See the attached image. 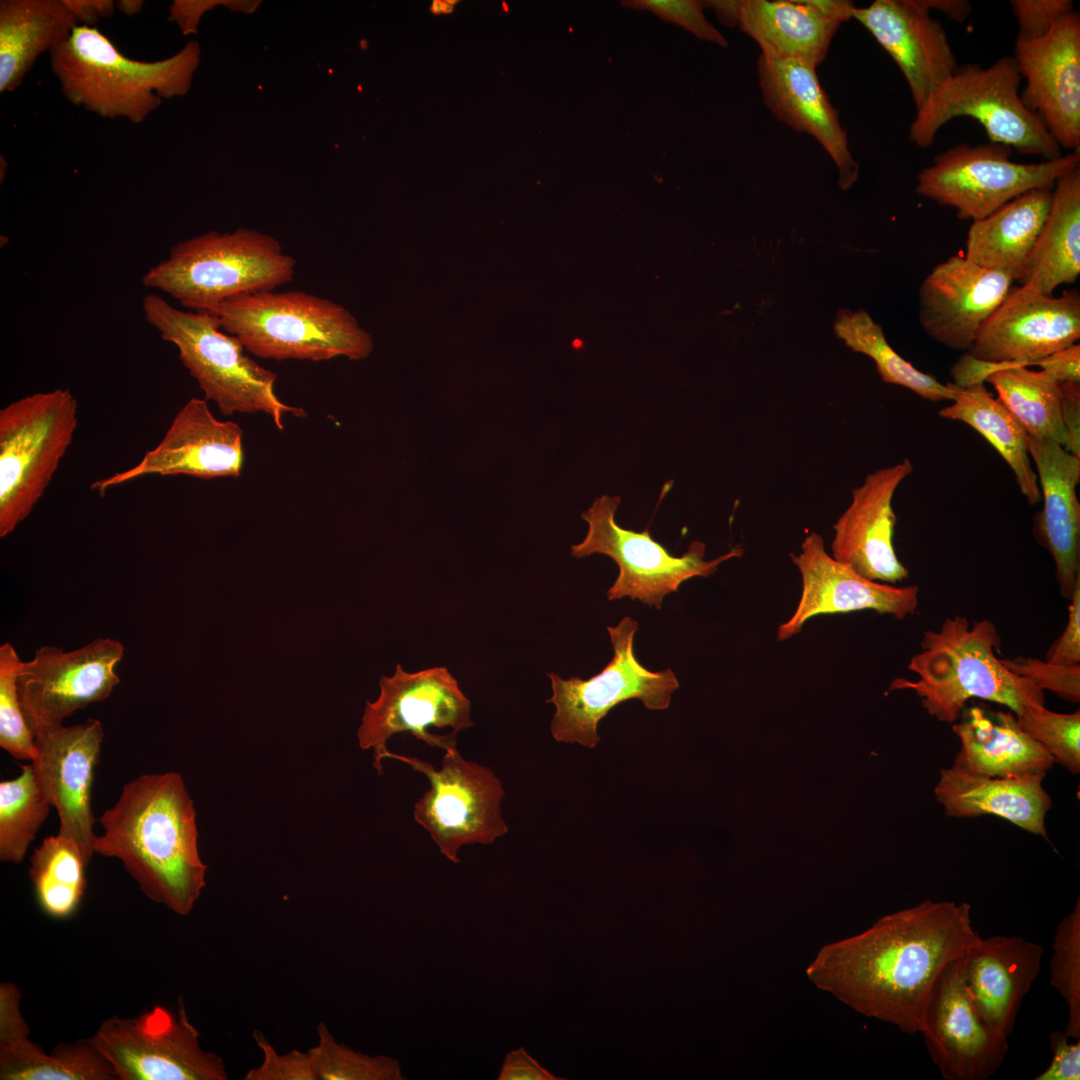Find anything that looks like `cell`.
Returning a JSON list of instances; mask_svg holds the SVG:
<instances>
[{
    "mask_svg": "<svg viewBox=\"0 0 1080 1080\" xmlns=\"http://www.w3.org/2000/svg\"><path fill=\"white\" fill-rule=\"evenodd\" d=\"M978 936L968 903L927 899L821 947L805 973L856 1012L921 1033L940 973Z\"/></svg>",
    "mask_w": 1080,
    "mask_h": 1080,
    "instance_id": "6da1fadb",
    "label": "cell"
},
{
    "mask_svg": "<svg viewBox=\"0 0 1080 1080\" xmlns=\"http://www.w3.org/2000/svg\"><path fill=\"white\" fill-rule=\"evenodd\" d=\"M95 853L119 859L153 902L187 916L206 885L196 810L178 772L143 774L126 783L98 820Z\"/></svg>",
    "mask_w": 1080,
    "mask_h": 1080,
    "instance_id": "7a4b0ae2",
    "label": "cell"
},
{
    "mask_svg": "<svg viewBox=\"0 0 1080 1080\" xmlns=\"http://www.w3.org/2000/svg\"><path fill=\"white\" fill-rule=\"evenodd\" d=\"M1000 645L991 620L970 624L962 615L946 618L937 630L923 632L921 651L909 661L918 679L896 678L888 691H914L929 715L947 723H955L972 698L1005 705L1015 715L1027 706L1044 705L1043 690L997 657Z\"/></svg>",
    "mask_w": 1080,
    "mask_h": 1080,
    "instance_id": "3957f363",
    "label": "cell"
},
{
    "mask_svg": "<svg viewBox=\"0 0 1080 1080\" xmlns=\"http://www.w3.org/2000/svg\"><path fill=\"white\" fill-rule=\"evenodd\" d=\"M199 54L198 44L190 42L162 60H135L97 27L78 25L49 57L51 71L70 103L103 118L140 124L162 100L188 91Z\"/></svg>",
    "mask_w": 1080,
    "mask_h": 1080,
    "instance_id": "277c9868",
    "label": "cell"
},
{
    "mask_svg": "<svg viewBox=\"0 0 1080 1080\" xmlns=\"http://www.w3.org/2000/svg\"><path fill=\"white\" fill-rule=\"evenodd\" d=\"M297 261L278 240L252 229L209 231L173 245L142 277L187 310L215 314L231 298L291 282Z\"/></svg>",
    "mask_w": 1080,
    "mask_h": 1080,
    "instance_id": "5b68a950",
    "label": "cell"
},
{
    "mask_svg": "<svg viewBox=\"0 0 1080 1080\" xmlns=\"http://www.w3.org/2000/svg\"><path fill=\"white\" fill-rule=\"evenodd\" d=\"M222 329L262 359L361 360L373 350L369 332L339 303L304 291H263L223 302Z\"/></svg>",
    "mask_w": 1080,
    "mask_h": 1080,
    "instance_id": "8992f818",
    "label": "cell"
},
{
    "mask_svg": "<svg viewBox=\"0 0 1080 1080\" xmlns=\"http://www.w3.org/2000/svg\"><path fill=\"white\" fill-rule=\"evenodd\" d=\"M142 309L161 338L176 347L204 399L213 401L221 414L264 413L279 430L284 429L287 413L305 416L302 408L280 400L275 392L277 374L252 359L215 315L178 309L158 294L144 296Z\"/></svg>",
    "mask_w": 1080,
    "mask_h": 1080,
    "instance_id": "52a82bcc",
    "label": "cell"
},
{
    "mask_svg": "<svg viewBox=\"0 0 1080 1080\" xmlns=\"http://www.w3.org/2000/svg\"><path fill=\"white\" fill-rule=\"evenodd\" d=\"M1021 81L1013 56H1003L986 67L978 63L959 65L916 110L909 139L926 149L947 122L969 117L984 128L990 142L1044 160L1062 156V149L1042 120L1024 104Z\"/></svg>",
    "mask_w": 1080,
    "mask_h": 1080,
    "instance_id": "ba28073f",
    "label": "cell"
},
{
    "mask_svg": "<svg viewBox=\"0 0 1080 1080\" xmlns=\"http://www.w3.org/2000/svg\"><path fill=\"white\" fill-rule=\"evenodd\" d=\"M78 424V402L57 388L0 410V537L10 534L44 495Z\"/></svg>",
    "mask_w": 1080,
    "mask_h": 1080,
    "instance_id": "9c48e42d",
    "label": "cell"
},
{
    "mask_svg": "<svg viewBox=\"0 0 1080 1080\" xmlns=\"http://www.w3.org/2000/svg\"><path fill=\"white\" fill-rule=\"evenodd\" d=\"M1008 146L961 143L937 154L917 175L920 196L955 209L960 219L980 220L1037 188L1054 186L1059 177L1080 166V153L1037 163L1010 159Z\"/></svg>",
    "mask_w": 1080,
    "mask_h": 1080,
    "instance_id": "30bf717a",
    "label": "cell"
},
{
    "mask_svg": "<svg viewBox=\"0 0 1080 1080\" xmlns=\"http://www.w3.org/2000/svg\"><path fill=\"white\" fill-rule=\"evenodd\" d=\"M620 502L619 496L598 497L581 514L588 523L585 538L571 546V554L576 558L599 553L618 565L619 574L607 591L610 601L628 596L659 610L664 597L677 592L683 582L697 576L709 577L720 564L743 554V549L737 546L715 559L705 560V543L693 541L683 555L674 556L652 538L649 527L636 532L619 526L615 513Z\"/></svg>",
    "mask_w": 1080,
    "mask_h": 1080,
    "instance_id": "8fae6325",
    "label": "cell"
},
{
    "mask_svg": "<svg viewBox=\"0 0 1080 1080\" xmlns=\"http://www.w3.org/2000/svg\"><path fill=\"white\" fill-rule=\"evenodd\" d=\"M607 630L614 655L601 672L586 680L580 677L563 679L555 672L547 674L552 696L546 702L556 707L550 731L558 742L594 748L600 740L598 723L612 708L624 701L638 699L650 710H664L679 688V681L670 668L653 672L637 660L634 653L636 620L626 616Z\"/></svg>",
    "mask_w": 1080,
    "mask_h": 1080,
    "instance_id": "7c38bea8",
    "label": "cell"
},
{
    "mask_svg": "<svg viewBox=\"0 0 1080 1080\" xmlns=\"http://www.w3.org/2000/svg\"><path fill=\"white\" fill-rule=\"evenodd\" d=\"M380 694L366 702L357 730L359 747L373 750V766L383 773L387 742L409 732L430 747L444 751L457 747V734L473 726L471 701L443 666L407 672L396 665L392 676H382Z\"/></svg>",
    "mask_w": 1080,
    "mask_h": 1080,
    "instance_id": "4fadbf2b",
    "label": "cell"
},
{
    "mask_svg": "<svg viewBox=\"0 0 1080 1080\" xmlns=\"http://www.w3.org/2000/svg\"><path fill=\"white\" fill-rule=\"evenodd\" d=\"M386 758L406 763L428 779L430 789L415 803L414 819L451 862H460L462 846L491 844L508 832L501 812L503 785L490 767L465 760L457 747L445 751L440 769L389 750Z\"/></svg>",
    "mask_w": 1080,
    "mask_h": 1080,
    "instance_id": "5bb4252c",
    "label": "cell"
},
{
    "mask_svg": "<svg viewBox=\"0 0 1080 1080\" xmlns=\"http://www.w3.org/2000/svg\"><path fill=\"white\" fill-rule=\"evenodd\" d=\"M118 1080H225L223 1060L204 1051L182 999L177 1014L162 1005L104 1020L90 1037Z\"/></svg>",
    "mask_w": 1080,
    "mask_h": 1080,
    "instance_id": "9a60e30c",
    "label": "cell"
},
{
    "mask_svg": "<svg viewBox=\"0 0 1080 1080\" xmlns=\"http://www.w3.org/2000/svg\"><path fill=\"white\" fill-rule=\"evenodd\" d=\"M123 654L118 640L98 638L70 652L43 646L32 660L21 662L18 693L33 734L108 698L119 683L115 667Z\"/></svg>",
    "mask_w": 1080,
    "mask_h": 1080,
    "instance_id": "2e32d148",
    "label": "cell"
},
{
    "mask_svg": "<svg viewBox=\"0 0 1080 1080\" xmlns=\"http://www.w3.org/2000/svg\"><path fill=\"white\" fill-rule=\"evenodd\" d=\"M965 951L940 973L925 1008L921 1034L944 1079L985 1080L1002 1066L1008 1037L977 1012L964 980Z\"/></svg>",
    "mask_w": 1080,
    "mask_h": 1080,
    "instance_id": "e0dca14e",
    "label": "cell"
},
{
    "mask_svg": "<svg viewBox=\"0 0 1080 1080\" xmlns=\"http://www.w3.org/2000/svg\"><path fill=\"white\" fill-rule=\"evenodd\" d=\"M243 464L240 425L219 420L206 399L191 398L176 413L160 442L137 464L95 481L91 489L103 495L114 486L151 475L236 478Z\"/></svg>",
    "mask_w": 1080,
    "mask_h": 1080,
    "instance_id": "ac0fdd59",
    "label": "cell"
},
{
    "mask_svg": "<svg viewBox=\"0 0 1080 1080\" xmlns=\"http://www.w3.org/2000/svg\"><path fill=\"white\" fill-rule=\"evenodd\" d=\"M37 755L31 761L35 778L59 817L58 834L73 840L89 864L97 835L91 798L94 770L104 737L102 724H62L34 732Z\"/></svg>",
    "mask_w": 1080,
    "mask_h": 1080,
    "instance_id": "d6986e66",
    "label": "cell"
},
{
    "mask_svg": "<svg viewBox=\"0 0 1080 1080\" xmlns=\"http://www.w3.org/2000/svg\"><path fill=\"white\" fill-rule=\"evenodd\" d=\"M1024 104L1061 149L1080 148V15L1075 10L1044 37H1016L1014 55Z\"/></svg>",
    "mask_w": 1080,
    "mask_h": 1080,
    "instance_id": "ffe728a7",
    "label": "cell"
},
{
    "mask_svg": "<svg viewBox=\"0 0 1080 1080\" xmlns=\"http://www.w3.org/2000/svg\"><path fill=\"white\" fill-rule=\"evenodd\" d=\"M1080 338V294L1044 295L1012 286L980 329L969 352L989 362L1034 366Z\"/></svg>",
    "mask_w": 1080,
    "mask_h": 1080,
    "instance_id": "44dd1931",
    "label": "cell"
},
{
    "mask_svg": "<svg viewBox=\"0 0 1080 1080\" xmlns=\"http://www.w3.org/2000/svg\"><path fill=\"white\" fill-rule=\"evenodd\" d=\"M790 557L800 572L802 592L793 615L778 627L779 641L798 634L818 615L873 610L904 619L917 610L916 585L898 587L863 577L833 558L818 533L808 534L800 553Z\"/></svg>",
    "mask_w": 1080,
    "mask_h": 1080,
    "instance_id": "7402d4cb",
    "label": "cell"
},
{
    "mask_svg": "<svg viewBox=\"0 0 1080 1080\" xmlns=\"http://www.w3.org/2000/svg\"><path fill=\"white\" fill-rule=\"evenodd\" d=\"M1014 282L1007 272L951 256L933 267L920 285V325L937 343L969 351Z\"/></svg>",
    "mask_w": 1080,
    "mask_h": 1080,
    "instance_id": "603a6c76",
    "label": "cell"
},
{
    "mask_svg": "<svg viewBox=\"0 0 1080 1080\" xmlns=\"http://www.w3.org/2000/svg\"><path fill=\"white\" fill-rule=\"evenodd\" d=\"M913 472L909 459L868 474L852 490V500L833 525L832 557L873 581L896 583L909 576L898 559L892 507L900 483Z\"/></svg>",
    "mask_w": 1080,
    "mask_h": 1080,
    "instance_id": "cb8c5ba5",
    "label": "cell"
},
{
    "mask_svg": "<svg viewBox=\"0 0 1080 1080\" xmlns=\"http://www.w3.org/2000/svg\"><path fill=\"white\" fill-rule=\"evenodd\" d=\"M862 24L902 72L915 109L959 66L943 25L916 0H875L856 7Z\"/></svg>",
    "mask_w": 1080,
    "mask_h": 1080,
    "instance_id": "d4e9b609",
    "label": "cell"
},
{
    "mask_svg": "<svg viewBox=\"0 0 1080 1080\" xmlns=\"http://www.w3.org/2000/svg\"><path fill=\"white\" fill-rule=\"evenodd\" d=\"M758 77L770 112L796 131L811 135L836 165L839 187L850 189L859 178V164L850 151L838 112L821 87L816 67L760 54Z\"/></svg>",
    "mask_w": 1080,
    "mask_h": 1080,
    "instance_id": "484cf974",
    "label": "cell"
},
{
    "mask_svg": "<svg viewBox=\"0 0 1080 1080\" xmlns=\"http://www.w3.org/2000/svg\"><path fill=\"white\" fill-rule=\"evenodd\" d=\"M854 8L847 0H740L737 26L761 54L817 67Z\"/></svg>",
    "mask_w": 1080,
    "mask_h": 1080,
    "instance_id": "4316f807",
    "label": "cell"
},
{
    "mask_svg": "<svg viewBox=\"0 0 1080 1080\" xmlns=\"http://www.w3.org/2000/svg\"><path fill=\"white\" fill-rule=\"evenodd\" d=\"M1043 948L1020 936H980L965 951L964 980L982 1019L1009 1037L1040 971Z\"/></svg>",
    "mask_w": 1080,
    "mask_h": 1080,
    "instance_id": "83f0119b",
    "label": "cell"
},
{
    "mask_svg": "<svg viewBox=\"0 0 1080 1080\" xmlns=\"http://www.w3.org/2000/svg\"><path fill=\"white\" fill-rule=\"evenodd\" d=\"M1027 448L1044 502L1035 519L1036 536L1054 560L1060 594L1069 600L1080 578V457L1055 441L1028 435Z\"/></svg>",
    "mask_w": 1080,
    "mask_h": 1080,
    "instance_id": "f1b7e54d",
    "label": "cell"
},
{
    "mask_svg": "<svg viewBox=\"0 0 1080 1080\" xmlns=\"http://www.w3.org/2000/svg\"><path fill=\"white\" fill-rule=\"evenodd\" d=\"M20 989L0 985L1 1080H118L110 1062L89 1038L59 1042L50 1053L29 1038Z\"/></svg>",
    "mask_w": 1080,
    "mask_h": 1080,
    "instance_id": "f546056e",
    "label": "cell"
},
{
    "mask_svg": "<svg viewBox=\"0 0 1080 1080\" xmlns=\"http://www.w3.org/2000/svg\"><path fill=\"white\" fill-rule=\"evenodd\" d=\"M1045 774L984 777L952 765L940 770L934 794L947 816L975 818L992 814L1048 839L1045 817L1052 801L1042 787Z\"/></svg>",
    "mask_w": 1080,
    "mask_h": 1080,
    "instance_id": "4dcf8cb0",
    "label": "cell"
},
{
    "mask_svg": "<svg viewBox=\"0 0 1080 1080\" xmlns=\"http://www.w3.org/2000/svg\"><path fill=\"white\" fill-rule=\"evenodd\" d=\"M952 730L960 749L954 766L984 777H1018L1046 773L1052 755L1020 727L1012 712L970 707Z\"/></svg>",
    "mask_w": 1080,
    "mask_h": 1080,
    "instance_id": "1f68e13d",
    "label": "cell"
},
{
    "mask_svg": "<svg viewBox=\"0 0 1080 1080\" xmlns=\"http://www.w3.org/2000/svg\"><path fill=\"white\" fill-rule=\"evenodd\" d=\"M1053 188L1027 191L973 221L964 257L981 267L1007 272L1018 282L1049 211Z\"/></svg>",
    "mask_w": 1080,
    "mask_h": 1080,
    "instance_id": "d6a6232c",
    "label": "cell"
},
{
    "mask_svg": "<svg viewBox=\"0 0 1080 1080\" xmlns=\"http://www.w3.org/2000/svg\"><path fill=\"white\" fill-rule=\"evenodd\" d=\"M1080 274V166L1057 179L1049 211L1018 281L1044 294L1074 283Z\"/></svg>",
    "mask_w": 1080,
    "mask_h": 1080,
    "instance_id": "836d02e7",
    "label": "cell"
},
{
    "mask_svg": "<svg viewBox=\"0 0 1080 1080\" xmlns=\"http://www.w3.org/2000/svg\"><path fill=\"white\" fill-rule=\"evenodd\" d=\"M78 25L64 0H1L0 92L19 87L37 58Z\"/></svg>",
    "mask_w": 1080,
    "mask_h": 1080,
    "instance_id": "e575fe53",
    "label": "cell"
},
{
    "mask_svg": "<svg viewBox=\"0 0 1080 1080\" xmlns=\"http://www.w3.org/2000/svg\"><path fill=\"white\" fill-rule=\"evenodd\" d=\"M953 386L956 391L953 403L941 409L939 415L962 421L981 434L1009 465L1028 503H1039L1042 496L1024 429L1005 406L992 397L984 383L965 388Z\"/></svg>",
    "mask_w": 1080,
    "mask_h": 1080,
    "instance_id": "d590c367",
    "label": "cell"
},
{
    "mask_svg": "<svg viewBox=\"0 0 1080 1080\" xmlns=\"http://www.w3.org/2000/svg\"><path fill=\"white\" fill-rule=\"evenodd\" d=\"M319 1043L307 1052H267L264 1073L269 1080H404L399 1061L369 1056L337 1043L327 1027L318 1026Z\"/></svg>",
    "mask_w": 1080,
    "mask_h": 1080,
    "instance_id": "8d00e7d4",
    "label": "cell"
},
{
    "mask_svg": "<svg viewBox=\"0 0 1080 1080\" xmlns=\"http://www.w3.org/2000/svg\"><path fill=\"white\" fill-rule=\"evenodd\" d=\"M985 381L1028 436L1064 445L1061 384L1050 373L1017 365L995 371Z\"/></svg>",
    "mask_w": 1080,
    "mask_h": 1080,
    "instance_id": "74e56055",
    "label": "cell"
},
{
    "mask_svg": "<svg viewBox=\"0 0 1080 1080\" xmlns=\"http://www.w3.org/2000/svg\"><path fill=\"white\" fill-rule=\"evenodd\" d=\"M834 331L849 348L874 361L884 382L905 387L930 401L954 400L953 384H942L902 358L889 345L882 327L866 311L841 309Z\"/></svg>",
    "mask_w": 1080,
    "mask_h": 1080,
    "instance_id": "f35d334b",
    "label": "cell"
},
{
    "mask_svg": "<svg viewBox=\"0 0 1080 1080\" xmlns=\"http://www.w3.org/2000/svg\"><path fill=\"white\" fill-rule=\"evenodd\" d=\"M87 866L79 846L60 834L45 838L34 849L29 877L45 914L63 919L75 912L85 893Z\"/></svg>",
    "mask_w": 1080,
    "mask_h": 1080,
    "instance_id": "ab89813d",
    "label": "cell"
},
{
    "mask_svg": "<svg viewBox=\"0 0 1080 1080\" xmlns=\"http://www.w3.org/2000/svg\"><path fill=\"white\" fill-rule=\"evenodd\" d=\"M50 803L40 788L32 764L0 783V860L20 863L47 819Z\"/></svg>",
    "mask_w": 1080,
    "mask_h": 1080,
    "instance_id": "60d3db41",
    "label": "cell"
},
{
    "mask_svg": "<svg viewBox=\"0 0 1080 1080\" xmlns=\"http://www.w3.org/2000/svg\"><path fill=\"white\" fill-rule=\"evenodd\" d=\"M1050 962V984L1068 1006V1021L1064 1031L1080 1039V899L1073 910L1062 918L1053 937Z\"/></svg>",
    "mask_w": 1080,
    "mask_h": 1080,
    "instance_id": "b9f144b4",
    "label": "cell"
},
{
    "mask_svg": "<svg viewBox=\"0 0 1080 1080\" xmlns=\"http://www.w3.org/2000/svg\"><path fill=\"white\" fill-rule=\"evenodd\" d=\"M21 662L11 644L0 647V746L17 760L32 761L37 747L17 686Z\"/></svg>",
    "mask_w": 1080,
    "mask_h": 1080,
    "instance_id": "7bdbcfd3",
    "label": "cell"
},
{
    "mask_svg": "<svg viewBox=\"0 0 1080 1080\" xmlns=\"http://www.w3.org/2000/svg\"><path fill=\"white\" fill-rule=\"evenodd\" d=\"M1022 730L1071 773L1080 771V713L1061 714L1045 705L1027 706L1016 714Z\"/></svg>",
    "mask_w": 1080,
    "mask_h": 1080,
    "instance_id": "ee69618b",
    "label": "cell"
},
{
    "mask_svg": "<svg viewBox=\"0 0 1080 1080\" xmlns=\"http://www.w3.org/2000/svg\"><path fill=\"white\" fill-rule=\"evenodd\" d=\"M1001 661L1009 671L1030 679L1041 690L1051 691L1072 703L1080 701V664H1055L1033 657Z\"/></svg>",
    "mask_w": 1080,
    "mask_h": 1080,
    "instance_id": "f6af8a7d",
    "label": "cell"
},
{
    "mask_svg": "<svg viewBox=\"0 0 1080 1080\" xmlns=\"http://www.w3.org/2000/svg\"><path fill=\"white\" fill-rule=\"evenodd\" d=\"M622 3L630 8L650 11L665 21L680 25L702 40L723 47L727 46V40L704 16V2L695 0H632Z\"/></svg>",
    "mask_w": 1080,
    "mask_h": 1080,
    "instance_id": "bcb514c9",
    "label": "cell"
},
{
    "mask_svg": "<svg viewBox=\"0 0 1080 1080\" xmlns=\"http://www.w3.org/2000/svg\"><path fill=\"white\" fill-rule=\"evenodd\" d=\"M1018 24V38L1038 39L1047 35L1065 16L1075 11L1070 0H1011Z\"/></svg>",
    "mask_w": 1080,
    "mask_h": 1080,
    "instance_id": "7dc6e473",
    "label": "cell"
},
{
    "mask_svg": "<svg viewBox=\"0 0 1080 1080\" xmlns=\"http://www.w3.org/2000/svg\"><path fill=\"white\" fill-rule=\"evenodd\" d=\"M1052 1059L1048 1067L1034 1080H1079L1080 1039L1071 1038L1064 1030L1049 1036Z\"/></svg>",
    "mask_w": 1080,
    "mask_h": 1080,
    "instance_id": "c3c4849f",
    "label": "cell"
},
{
    "mask_svg": "<svg viewBox=\"0 0 1080 1080\" xmlns=\"http://www.w3.org/2000/svg\"><path fill=\"white\" fill-rule=\"evenodd\" d=\"M1069 615L1062 634L1053 642L1046 661L1063 665L1080 664V578L1069 599Z\"/></svg>",
    "mask_w": 1080,
    "mask_h": 1080,
    "instance_id": "681fc988",
    "label": "cell"
},
{
    "mask_svg": "<svg viewBox=\"0 0 1080 1080\" xmlns=\"http://www.w3.org/2000/svg\"><path fill=\"white\" fill-rule=\"evenodd\" d=\"M1062 419L1065 429L1063 448L1080 457V383L1061 384Z\"/></svg>",
    "mask_w": 1080,
    "mask_h": 1080,
    "instance_id": "f907efd6",
    "label": "cell"
},
{
    "mask_svg": "<svg viewBox=\"0 0 1080 1080\" xmlns=\"http://www.w3.org/2000/svg\"><path fill=\"white\" fill-rule=\"evenodd\" d=\"M498 1080H561L554 1076L537 1060L531 1057L525 1048L520 1047L506 1054Z\"/></svg>",
    "mask_w": 1080,
    "mask_h": 1080,
    "instance_id": "816d5d0a",
    "label": "cell"
},
{
    "mask_svg": "<svg viewBox=\"0 0 1080 1080\" xmlns=\"http://www.w3.org/2000/svg\"><path fill=\"white\" fill-rule=\"evenodd\" d=\"M1017 365L1024 366L1016 362L996 363L984 361L973 357L966 351L951 368L953 384L960 388L981 384L993 372Z\"/></svg>",
    "mask_w": 1080,
    "mask_h": 1080,
    "instance_id": "f5cc1de1",
    "label": "cell"
},
{
    "mask_svg": "<svg viewBox=\"0 0 1080 1080\" xmlns=\"http://www.w3.org/2000/svg\"><path fill=\"white\" fill-rule=\"evenodd\" d=\"M1042 370L1050 373L1060 384L1080 383V344L1074 343L1036 362Z\"/></svg>",
    "mask_w": 1080,
    "mask_h": 1080,
    "instance_id": "db71d44e",
    "label": "cell"
},
{
    "mask_svg": "<svg viewBox=\"0 0 1080 1080\" xmlns=\"http://www.w3.org/2000/svg\"><path fill=\"white\" fill-rule=\"evenodd\" d=\"M78 24L96 27L99 20L111 17L116 10L113 0H64Z\"/></svg>",
    "mask_w": 1080,
    "mask_h": 1080,
    "instance_id": "11a10c76",
    "label": "cell"
},
{
    "mask_svg": "<svg viewBox=\"0 0 1080 1080\" xmlns=\"http://www.w3.org/2000/svg\"><path fill=\"white\" fill-rule=\"evenodd\" d=\"M918 5L931 14L937 11L950 20L962 23L972 12V4L967 0H916Z\"/></svg>",
    "mask_w": 1080,
    "mask_h": 1080,
    "instance_id": "9f6ffc18",
    "label": "cell"
},
{
    "mask_svg": "<svg viewBox=\"0 0 1080 1080\" xmlns=\"http://www.w3.org/2000/svg\"><path fill=\"white\" fill-rule=\"evenodd\" d=\"M704 4L711 6L725 25L737 26L738 1H708Z\"/></svg>",
    "mask_w": 1080,
    "mask_h": 1080,
    "instance_id": "6f0895ef",
    "label": "cell"
},
{
    "mask_svg": "<svg viewBox=\"0 0 1080 1080\" xmlns=\"http://www.w3.org/2000/svg\"><path fill=\"white\" fill-rule=\"evenodd\" d=\"M144 4L142 0H119L116 1V9L125 15L132 16L140 13Z\"/></svg>",
    "mask_w": 1080,
    "mask_h": 1080,
    "instance_id": "680465c9",
    "label": "cell"
},
{
    "mask_svg": "<svg viewBox=\"0 0 1080 1080\" xmlns=\"http://www.w3.org/2000/svg\"><path fill=\"white\" fill-rule=\"evenodd\" d=\"M457 1H433L431 11L434 14L450 13Z\"/></svg>",
    "mask_w": 1080,
    "mask_h": 1080,
    "instance_id": "91938a15",
    "label": "cell"
}]
</instances>
